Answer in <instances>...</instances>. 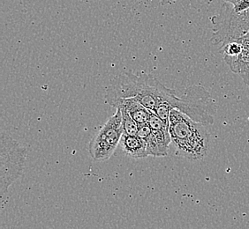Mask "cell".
Returning a JSON list of instances; mask_svg holds the SVG:
<instances>
[{
    "instance_id": "obj_1",
    "label": "cell",
    "mask_w": 249,
    "mask_h": 229,
    "mask_svg": "<svg viewBox=\"0 0 249 229\" xmlns=\"http://www.w3.org/2000/svg\"><path fill=\"white\" fill-rule=\"evenodd\" d=\"M176 92L168 88L157 78L145 73L124 72L114 77L106 88V101L110 105L119 99L133 98L155 112L159 106L168 105L173 110Z\"/></svg>"
},
{
    "instance_id": "obj_2",
    "label": "cell",
    "mask_w": 249,
    "mask_h": 229,
    "mask_svg": "<svg viewBox=\"0 0 249 229\" xmlns=\"http://www.w3.org/2000/svg\"><path fill=\"white\" fill-rule=\"evenodd\" d=\"M172 143L178 152L192 162L201 161L210 151L211 133L207 125L197 123L177 110H173L169 118Z\"/></svg>"
},
{
    "instance_id": "obj_3",
    "label": "cell",
    "mask_w": 249,
    "mask_h": 229,
    "mask_svg": "<svg viewBox=\"0 0 249 229\" xmlns=\"http://www.w3.org/2000/svg\"><path fill=\"white\" fill-rule=\"evenodd\" d=\"M28 157L27 148L4 131L0 135V199L5 206L10 187L21 177Z\"/></svg>"
},
{
    "instance_id": "obj_4",
    "label": "cell",
    "mask_w": 249,
    "mask_h": 229,
    "mask_svg": "<svg viewBox=\"0 0 249 229\" xmlns=\"http://www.w3.org/2000/svg\"><path fill=\"white\" fill-rule=\"evenodd\" d=\"M213 45L224 47L227 43L249 37V9L237 13L225 2L216 15L211 17Z\"/></svg>"
},
{
    "instance_id": "obj_5",
    "label": "cell",
    "mask_w": 249,
    "mask_h": 229,
    "mask_svg": "<svg viewBox=\"0 0 249 229\" xmlns=\"http://www.w3.org/2000/svg\"><path fill=\"white\" fill-rule=\"evenodd\" d=\"M173 107V110L204 125L214 124L217 111L215 100L205 87L200 85L188 86L182 96H176Z\"/></svg>"
},
{
    "instance_id": "obj_6",
    "label": "cell",
    "mask_w": 249,
    "mask_h": 229,
    "mask_svg": "<svg viewBox=\"0 0 249 229\" xmlns=\"http://www.w3.org/2000/svg\"><path fill=\"white\" fill-rule=\"evenodd\" d=\"M122 113L116 109V113L106 121L89 144V153L95 162H105L116 151L123 136Z\"/></svg>"
},
{
    "instance_id": "obj_7",
    "label": "cell",
    "mask_w": 249,
    "mask_h": 229,
    "mask_svg": "<svg viewBox=\"0 0 249 229\" xmlns=\"http://www.w3.org/2000/svg\"><path fill=\"white\" fill-rule=\"evenodd\" d=\"M152 132L146 139L149 156L163 157L168 153V148L172 143L169 124L161 119L158 114L151 112L149 122Z\"/></svg>"
},
{
    "instance_id": "obj_8",
    "label": "cell",
    "mask_w": 249,
    "mask_h": 229,
    "mask_svg": "<svg viewBox=\"0 0 249 229\" xmlns=\"http://www.w3.org/2000/svg\"><path fill=\"white\" fill-rule=\"evenodd\" d=\"M242 50L236 57H224L225 62L230 67L231 71L242 77L245 84L249 86V37L239 39Z\"/></svg>"
},
{
    "instance_id": "obj_9",
    "label": "cell",
    "mask_w": 249,
    "mask_h": 229,
    "mask_svg": "<svg viewBox=\"0 0 249 229\" xmlns=\"http://www.w3.org/2000/svg\"><path fill=\"white\" fill-rule=\"evenodd\" d=\"M110 106L115 109H122L125 110L130 116L137 123L138 125L147 124L149 122L151 111L145 108L139 100L133 98L119 99L112 102Z\"/></svg>"
},
{
    "instance_id": "obj_10",
    "label": "cell",
    "mask_w": 249,
    "mask_h": 229,
    "mask_svg": "<svg viewBox=\"0 0 249 229\" xmlns=\"http://www.w3.org/2000/svg\"><path fill=\"white\" fill-rule=\"evenodd\" d=\"M120 145L125 154L133 159H143L149 156L146 141L137 135L123 134Z\"/></svg>"
},
{
    "instance_id": "obj_11",
    "label": "cell",
    "mask_w": 249,
    "mask_h": 229,
    "mask_svg": "<svg viewBox=\"0 0 249 229\" xmlns=\"http://www.w3.org/2000/svg\"><path fill=\"white\" fill-rule=\"evenodd\" d=\"M122 113V127L125 135H137L139 125L134 121L125 110L120 109Z\"/></svg>"
},
{
    "instance_id": "obj_12",
    "label": "cell",
    "mask_w": 249,
    "mask_h": 229,
    "mask_svg": "<svg viewBox=\"0 0 249 229\" xmlns=\"http://www.w3.org/2000/svg\"><path fill=\"white\" fill-rule=\"evenodd\" d=\"M232 5L235 12L240 13L249 9V0H224Z\"/></svg>"
},
{
    "instance_id": "obj_13",
    "label": "cell",
    "mask_w": 249,
    "mask_h": 229,
    "mask_svg": "<svg viewBox=\"0 0 249 229\" xmlns=\"http://www.w3.org/2000/svg\"><path fill=\"white\" fill-rule=\"evenodd\" d=\"M151 132H152L151 128H150L149 124L147 123V124L139 125V129H138L137 136L140 137L141 139H142L143 140H146V139H148L149 136H150Z\"/></svg>"
}]
</instances>
